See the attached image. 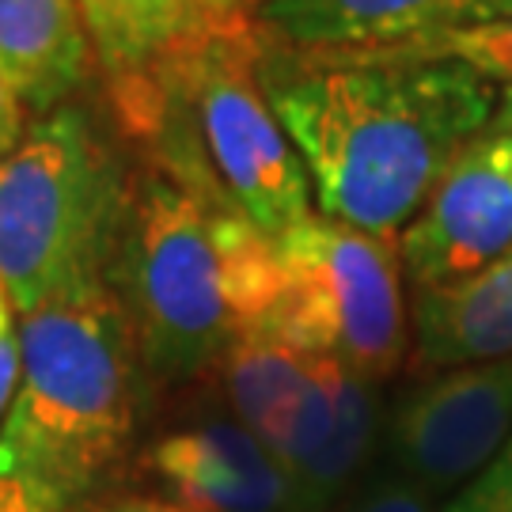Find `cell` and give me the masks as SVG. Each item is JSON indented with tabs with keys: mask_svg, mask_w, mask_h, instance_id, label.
Returning a JSON list of instances; mask_svg holds the SVG:
<instances>
[{
	"mask_svg": "<svg viewBox=\"0 0 512 512\" xmlns=\"http://www.w3.org/2000/svg\"><path fill=\"white\" fill-rule=\"evenodd\" d=\"M141 475L190 512H304L285 463L228 410H205L148 440Z\"/></svg>",
	"mask_w": 512,
	"mask_h": 512,
	"instance_id": "obj_8",
	"label": "cell"
},
{
	"mask_svg": "<svg viewBox=\"0 0 512 512\" xmlns=\"http://www.w3.org/2000/svg\"><path fill=\"white\" fill-rule=\"evenodd\" d=\"M262 84L308 171L319 217L395 239L494 122L497 95L459 61L296 54L262 38Z\"/></svg>",
	"mask_w": 512,
	"mask_h": 512,
	"instance_id": "obj_1",
	"label": "cell"
},
{
	"mask_svg": "<svg viewBox=\"0 0 512 512\" xmlns=\"http://www.w3.org/2000/svg\"><path fill=\"white\" fill-rule=\"evenodd\" d=\"M490 361H512V247L478 274L410 300L414 376Z\"/></svg>",
	"mask_w": 512,
	"mask_h": 512,
	"instance_id": "obj_11",
	"label": "cell"
},
{
	"mask_svg": "<svg viewBox=\"0 0 512 512\" xmlns=\"http://www.w3.org/2000/svg\"><path fill=\"white\" fill-rule=\"evenodd\" d=\"M92 512H190L183 505H175V501H167L160 494H118L103 501V505H95Z\"/></svg>",
	"mask_w": 512,
	"mask_h": 512,
	"instance_id": "obj_20",
	"label": "cell"
},
{
	"mask_svg": "<svg viewBox=\"0 0 512 512\" xmlns=\"http://www.w3.org/2000/svg\"><path fill=\"white\" fill-rule=\"evenodd\" d=\"M274 239L217 186L141 156L110 251L107 285L126 311L148 384L209 380L274 300Z\"/></svg>",
	"mask_w": 512,
	"mask_h": 512,
	"instance_id": "obj_2",
	"label": "cell"
},
{
	"mask_svg": "<svg viewBox=\"0 0 512 512\" xmlns=\"http://www.w3.org/2000/svg\"><path fill=\"white\" fill-rule=\"evenodd\" d=\"M129 167L80 107H54L0 160V285L16 315L107 281Z\"/></svg>",
	"mask_w": 512,
	"mask_h": 512,
	"instance_id": "obj_4",
	"label": "cell"
},
{
	"mask_svg": "<svg viewBox=\"0 0 512 512\" xmlns=\"http://www.w3.org/2000/svg\"><path fill=\"white\" fill-rule=\"evenodd\" d=\"M266 42L296 54H365L512 16V0H251Z\"/></svg>",
	"mask_w": 512,
	"mask_h": 512,
	"instance_id": "obj_9",
	"label": "cell"
},
{
	"mask_svg": "<svg viewBox=\"0 0 512 512\" xmlns=\"http://www.w3.org/2000/svg\"><path fill=\"white\" fill-rule=\"evenodd\" d=\"M243 4H251V0H243Z\"/></svg>",
	"mask_w": 512,
	"mask_h": 512,
	"instance_id": "obj_22",
	"label": "cell"
},
{
	"mask_svg": "<svg viewBox=\"0 0 512 512\" xmlns=\"http://www.w3.org/2000/svg\"><path fill=\"white\" fill-rule=\"evenodd\" d=\"M0 512H65V505L35 482L0 471Z\"/></svg>",
	"mask_w": 512,
	"mask_h": 512,
	"instance_id": "obj_17",
	"label": "cell"
},
{
	"mask_svg": "<svg viewBox=\"0 0 512 512\" xmlns=\"http://www.w3.org/2000/svg\"><path fill=\"white\" fill-rule=\"evenodd\" d=\"M145 365L107 281L19 315V387L0 425V471L65 509L95 494L129 456Z\"/></svg>",
	"mask_w": 512,
	"mask_h": 512,
	"instance_id": "obj_3",
	"label": "cell"
},
{
	"mask_svg": "<svg viewBox=\"0 0 512 512\" xmlns=\"http://www.w3.org/2000/svg\"><path fill=\"white\" fill-rule=\"evenodd\" d=\"M27 103H23V95L16 92V84L8 80V76L0 73V160L12 152V148L23 141V133H27Z\"/></svg>",
	"mask_w": 512,
	"mask_h": 512,
	"instance_id": "obj_19",
	"label": "cell"
},
{
	"mask_svg": "<svg viewBox=\"0 0 512 512\" xmlns=\"http://www.w3.org/2000/svg\"><path fill=\"white\" fill-rule=\"evenodd\" d=\"M353 512H433V509H429V497L418 494L414 486H406V482H384V486L368 490Z\"/></svg>",
	"mask_w": 512,
	"mask_h": 512,
	"instance_id": "obj_18",
	"label": "cell"
},
{
	"mask_svg": "<svg viewBox=\"0 0 512 512\" xmlns=\"http://www.w3.org/2000/svg\"><path fill=\"white\" fill-rule=\"evenodd\" d=\"M440 512H512V433L482 471Z\"/></svg>",
	"mask_w": 512,
	"mask_h": 512,
	"instance_id": "obj_15",
	"label": "cell"
},
{
	"mask_svg": "<svg viewBox=\"0 0 512 512\" xmlns=\"http://www.w3.org/2000/svg\"><path fill=\"white\" fill-rule=\"evenodd\" d=\"M110 84L156 73L247 12L243 0H76Z\"/></svg>",
	"mask_w": 512,
	"mask_h": 512,
	"instance_id": "obj_12",
	"label": "cell"
},
{
	"mask_svg": "<svg viewBox=\"0 0 512 512\" xmlns=\"http://www.w3.org/2000/svg\"><path fill=\"white\" fill-rule=\"evenodd\" d=\"M349 57H376V61H459L494 88H512V16L452 31L440 38H421L391 50H365Z\"/></svg>",
	"mask_w": 512,
	"mask_h": 512,
	"instance_id": "obj_14",
	"label": "cell"
},
{
	"mask_svg": "<svg viewBox=\"0 0 512 512\" xmlns=\"http://www.w3.org/2000/svg\"><path fill=\"white\" fill-rule=\"evenodd\" d=\"M512 433V361L421 376L387 414V452L418 494H459Z\"/></svg>",
	"mask_w": 512,
	"mask_h": 512,
	"instance_id": "obj_6",
	"label": "cell"
},
{
	"mask_svg": "<svg viewBox=\"0 0 512 512\" xmlns=\"http://www.w3.org/2000/svg\"><path fill=\"white\" fill-rule=\"evenodd\" d=\"M410 289L478 274L512 247V137L478 133L395 236Z\"/></svg>",
	"mask_w": 512,
	"mask_h": 512,
	"instance_id": "obj_7",
	"label": "cell"
},
{
	"mask_svg": "<svg viewBox=\"0 0 512 512\" xmlns=\"http://www.w3.org/2000/svg\"><path fill=\"white\" fill-rule=\"evenodd\" d=\"M19 387V319L12 300L0 285V425L8 418V406Z\"/></svg>",
	"mask_w": 512,
	"mask_h": 512,
	"instance_id": "obj_16",
	"label": "cell"
},
{
	"mask_svg": "<svg viewBox=\"0 0 512 512\" xmlns=\"http://www.w3.org/2000/svg\"><path fill=\"white\" fill-rule=\"evenodd\" d=\"M274 300L255 334L330 357L368 384L410 361V304L399 243L311 213L274 239Z\"/></svg>",
	"mask_w": 512,
	"mask_h": 512,
	"instance_id": "obj_5",
	"label": "cell"
},
{
	"mask_svg": "<svg viewBox=\"0 0 512 512\" xmlns=\"http://www.w3.org/2000/svg\"><path fill=\"white\" fill-rule=\"evenodd\" d=\"M376 384L330 357H315L311 384L274 452L293 475L304 512H323L361 475L380 433Z\"/></svg>",
	"mask_w": 512,
	"mask_h": 512,
	"instance_id": "obj_10",
	"label": "cell"
},
{
	"mask_svg": "<svg viewBox=\"0 0 512 512\" xmlns=\"http://www.w3.org/2000/svg\"><path fill=\"white\" fill-rule=\"evenodd\" d=\"M490 133L512 137V88H501V95H497V110H494V122H490Z\"/></svg>",
	"mask_w": 512,
	"mask_h": 512,
	"instance_id": "obj_21",
	"label": "cell"
},
{
	"mask_svg": "<svg viewBox=\"0 0 512 512\" xmlns=\"http://www.w3.org/2000/svg\"><path fill=\"white\" fill-rule=\"evenodd\" d=\"M88 65L92 46L76 0H0V73L27 107H65Z\"/></svg>",
	"mask_w": 512,
	"mask_h": 512,
	"instance_id": "obj_13",
	"label": "cell"
}]
</instances>
